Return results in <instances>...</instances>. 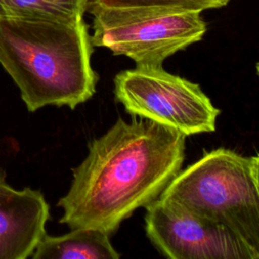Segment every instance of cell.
Here are the masks:
<instances>
[{
	"mask_svg": "<svg viewBox=\"0 0 259 259\" xmlns=\"http://www.w3.org/2000/svg\"><path fill=\"white\" fill-rule=\"evenodd\" d=\"M185 138L151 119H117L73 169L71 187L58 202L64 210L60 223L114 233L138 208L158 199L181 171Z\"/></svg>",
	"mask_w": 259,
	"mask_h": 259,
	"instance_id": "6da1fadb",
	"label": "cell"
},
{
	"mask_svg": "<svg viewBox=\"0 0 259 259\" xmlns=\"http://www.w3.org/2000/svg\"><path fill=\"white\" fill-rule=\"evenodd\" d=\"M91 35L84 19L54 22L0 16V63L29 111L75 108L95 93Z\"/></svg>",
	"mask_w": 259,
	"mask_h": 259,
	"instance_id": "7a4b0ae2",
	"label": "cell"
},
{
	"mask_svg": "<svg viewBox=\"0 0 259 259\" xmlns=\"http://www.w3.org/2000/svg\"><path fill=\"white\" fill-rule=\"evenodd\" d=\"M229 230L259 259V188L251 157L220 148L181 170L161 194Z\"/></svg>",
	"mask_w": 259,
	"mask_h": 259,
	"instance_id": "3957f363",
	"label": "cell"
},
{
	"mask_svg": "<svg viewBox=\"0 0 259 259\" xmlns=\"http://www.w3.org/2000/svg\"><path fill=\"white\" fill-rule=\"evenodd\" d=\"M114 94L132 115L172 127L184 136L215 131L221 113L200 86L163 70L137 67L114 77Z\"/></svg>",
	"mask_w": 259,
	"mask_h": 259,
	"instance_id": "277c9868",
	"label": "cell"
},
{
	"mask_svg": "<svg viewBox=\"0 0 259 259\" xmlns=\"http://www.w3.org/2000/svg\"><path fill=\"white\" fill-rule=\"evenodd\" d=\"M145 229L152 244L171 259H252L225 227L177 202L159 197L146 206Z\"/></svg>",
	"mask_w": 259,
	"mask_h": 259,
	"instance_id": "5b68a950",
	"label": "cell"
},
{
	"mask_svg": "<svg viewBox=\"0 0 259 259\" xmlns=\"http://www.w3.org/2000/svg\"><path fill=\"white\" fill-rule=\"evenodd\" d=\"M93 47L125 56L137 67H162L175 53L199 41L206 23L199 12L160 15L128 22L92 25Z\"/></svg>",
	"mask_w": 259,
	"mask_h": 259,
	"instance_id": "8992f818",
	"label": "cell"
},
{
	"mask_svg": "<svg viewBox=\"0 0 259 259\" xmlns=\"http://www.w3.org/2000/svg\"><path fill=\"white\" fill-rule=\"evenodd\" d=\"M5 176L0 169V259H25L46 235L49 204L40 191L16 190Z\"/></svg>",
	"mask_w": 259,
	"mask_h": 259,
	"instance_id": "52a82bcc",
	"label": "cell"
},
{
	"mask_svg": "<svg viewBox=\"0 0 259 259\" xmlns=\"http://www.w3.org/2000/svg\"><path fill=\"white\" fill-rule=\"evenodd\" d=\"M230 0H89L86 12L92 25H109L138 19L226 6Z\"/></svg>",
	"mask_w": 259,
	"mask_h": 259,
	"instance_id": "ba28073f",
	"label": "cell"
},
{
	"mask_svg": "<svg viewBox=\"0 0 259 259\" xmlns=\"http://www.w3.org/2000/svg\"><path fill=\"white\" fill-rule=\"evenodd\" d=\"M33 259H118L109 235L88 228H77L66 235H45L30 256Z\"/></svg>",
	"mask_w": 259,
	"mask_h": 259,
	"instance_id": "9c48e42d",
	"label": "cell"
},
{
	"mask_svg": "<svg viewBox=\"0 0 259 259\" xmlns=\"http://www.w3.org/2000/svg\"><path fill=\"white\" fill-rule=\"evenodd\" d=\"M89 0H0V16L73 23L83 19Z\"/></svg>",
	"mask_w": 259,
	"mask_h": 259,
	"instance_id": "30bf717a",
	"label": "cell"
},
{
	"mask_svg": "<svg viewBox=\"0 0 259 259\" xmlns=\"http://www.w3.org/2000/svg\"><path fill=\"white\" fill-rule=\"evenodd\" d=\"M251 161H252V169H253L254 178H255L256 183L259 188V154L257 156L251 157Z\"/></svg>",
	"mask_w": 259,
	"mask_h": 259,
	"instance_id": "8fae6325",
	"label": "cell"
},
{
	"mask_svg": "<svg viewBox=\"0 0 259 259\" xmlns=\"http://www.w3.org/2000/svg\"><path fill=\"white\" fill-rule=\"evenodd\" d=\"M256 70H257V73H258V75H259V62H258L257 65H256Z\"/></svg>",
	"mask_w": 259,
	"mask_h": 259,
	"instance_id": "7c38bea8",
	"label": "cell"
}]
</instances>
